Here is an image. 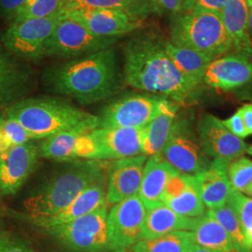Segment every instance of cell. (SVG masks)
Returning <instances> with one entry per match:
<instances>
[{
    "label": "cell",
    "instance_id": "cell-1",
    "mask_svg": "<svg viewBox=\"0 0 252 252\" xmlns=\"http://www.w3.org/2000/svg\"><path fill=\"white\" fill-rule=\"evenodd\" d=\"M165 42L153 31L130 37L123 47L124 80L135 89L186 104L194 99L198 86L175 66L166 53Z\"/></svg>",
    "mask_w": 252,
    "mask_h": 252
},
{
    "label": "cell",
    "instance_id": "cell-2",
    "mask_svg": "<svg viewBox=\"0 0 252 252\" xmlns=\"http://www.w3.org/2000/svg\"><path fill=\"white\" fill-rule=\"evenodd\" d=\"M122 75L115 47L73 58L48 67L43 74L47 90L69 96L82 105L114 95Z\"/></svg>",
    "mask_w": 252,
    "mask_h": 252
},
{
    "label": "cell",
    "instance_id": "cell-3",
    "mask_svg": "<svg viewBox=\"0 0 252 252\" xmlns=\"http://www.w3.org/2000/svg\"><path fill=\"white\" fill-rule=\"evenodd\" d=\"M7 117L16 120L33 139H46L74 129L92 131L99 126L97 115L63 100L49 97L18 101L9 108Z\"/></svg>",
    "mask_w": 252,
    "mask_h": 252
},
{
    "label": "cell",
    "instance_id": "cell-4",
    "mask_svg": "<svg viewBox=\"0 0 252 252\" xmlns=\"http://www.w3.org/2000/svg\"><path fill=\"white\" fill-rule=\"evenodd\" d=\"M103 177H105V166L99 161L75 162L56 174L25 200V210L33 220L54 216L68 206L83 189Z\"/></svg>",
    "mask_w": 252,
    "mask_h": 252
},
{
    "label": "cell",
    "instance_id": "cell-5",
    "mask_svg": "<svg viewBox=\"0 0 252 252\" xmlns=\"http://www.w3.org/2000/svg\"><path fill=\"white\" fill-rule=\"evenodd\" d=\"M172 44L194 51L213 61L230 51L221 15L207 10L181 11L170 23Z\"/></svg>",
    "mask_w": 252,
    "mask_h": 252
},
{
    "label": "cell",
    "instance_id": "cell-6",
    "mask_svg": "<svg viewBox=\"0 0 252 252\" xmlns=\"http://www.w3.org/2000/svg\"><path fill=\"white\" fill-rule=\"evenodd\" d=\"M61 14L13 22L1 36V45L18 59L38 62L44 59L48 43Z\"/></svg>",
    "mask_w": 252,
    "mask_h": 252
},
{
    "label": "cell",
    "instance_id": "cell-7",
    "mask_svg": "<svg viewBox=\"0 0 252 252\" xmlns=\"http://www.w3.org/2000/svg\"><path fill=\"white\" fill-rule=\"evenodd\" d=\"M108 205L69 222L45 229L68 249L78 252H104L110 250Z\"/></svg>",
    "mask_w": 252,
    "mask_h": 252
},
{
    "label": "cell",
    "instance_id": "cell-8",
    "mask_svg": "<svg viewBox=\"0 0 252 252\" xmlns=\"http://www.w3.org/2000/svg\"><path fill=\"white\" fill-rule=\"evenodd\" d=\"M161 155L182 175H199L212 162L187 118H177Z\"/></svg>",
    "mask_w": 252,
    "mask_h": 252
},
{
    "label": "cell",
    "instance_id": "cell-9",
    "mask_svg": "<svg viewBox=\"0 0 252 252\" xmlns=\"http://www.w3.org/2000/svg\"><path fill=\"white\" fill-rule=\"evenodd\" d=\"M119 38L94 35L72 19L62 16L48 43L46 56L81 57L112 48Z\"/></svg>",
    "mask_w": 252,
    "mask_h": 252
},
{
    "label": "cell",
    "instance_id": "cell-10",
    "mask_svg": "<svg viewBox=\"0 0 252 252\" xmlns=\"http://www.w3.org/2000/svg\"><path fill=\"white\" fill-rule=\"evenodd\" d=\"M162 97L156 94H130L113 100L101 112L98 127L143 129L160 110Z\"/></svg>",
    "mask_w": 252,
    "mask_h": 252
},
{
    "label": "cell",
    "instance_id": "cell-11",
    "mask_svg": "<svg viewBox=\"0 0 252 252\" xmlns=\"http://www.w3.org/2000/svg\"><path fill=\"white\" fill-rule=\"evenodd\" d=\"M147 209L138 195L113 205L108 211V237L110 250L124 251L143 239Z\"/></svg>",
    "mask_w": 252,
    "mask_h": 252
},
{
    "label": "cell",
    "instance_id": "cell-12",
    "mask_svg": "<svg viewBox=\"0 0 252 252\" xmlns=\"http://www.w3.org/2000/svg\"><path fill=\"white\" fill-rule=\"evenodd\" d=\"M143 129L97 127L91 131L96 147V161L120 160L143 154Z\"/></svg>",
    "mask_w": 252,
    "mask_h": 252
},
{
    "label": "cell",
    "instance_id": "cell-13",
    "mask_svg": "<svg viewBox=\"0 0 252 252\" xmlns=\"http://www.w3.org/2000/svg\"><path fill=\"white\" fill-rule=\"evenodd\" d=\"M38 158L39 150L31 142L0 153V193L17 192L35 170Z\"/></svg>",
    "mask_w": 252,
    "mask_h": 252
},
{
    "label": "cell",
    "instance_id": "cell-14",
    "mask_svg": "<svg viewBox=\"0 0 252 252\" xmlns=\"http://www.w3.org/2000/svg\"><path fill=\"white\" fill-rule=\"evenodd\" d=\"M61 16L72 19L94 35L107 37H121L142 26V23L114 9L81 8L61 14Z\"/></svg>",
    "mask_w": 252,
    "mask_h": 252
},
{
    "label": "cell",
    "instance_id": "cell-15",
    "mask_svg": "<svg viewBox=\"0 0 252 252\" xmlns=\"http://www.w3.org/2000/svg\"><path fill=\"white\" fill-rule=\"evenodd\" d=\"M197 134L202 147L209 157L231 162L246 153L248 146L233 135L213 115H205L197 124Z\"/></svg>",
    "mask_w": 252,
    "mask_h": 252
},
{
    "label": "cell",
    "instance_id": "cell-16",
    "mask_svg": "<svg viewBox=\"0 0 252 252\" xmlns=\"http://www.w3.org/2000/svg\"><path fill=\"white\" fill-rule=\"evenodd\" d=\"M90 132L74 129L43 139L38 148L39 156L63 162L76 159L96 161V147Z\"/></svg>",
    "mask_w": 252,
    "mask_h": 252
},
{
    "label": "cell",
    "instance_id": "cell-17",
    "mask_svg": "<svg viewBox=\"0 0 252 252\" xmlns=\"http://www.w3.org/2000/svg\"><path fill=\"white\" fill-rule=\"evenodd\" d=\"M147 160L148 157L141 154L111 163L108 174L107 203L113 206L138 194Z\"/></svg>",
    "mask_w": 252,
    "mask_h": 252
},
{
    "label": "cell",
    "instance_id": "cell-18",
    "mask_svg": "<svg viewBox=\"0 0 252 252\" xmlns=\"http://www.w3.org/2000/svg\"><path fill=\"white\" fill-rule=\"evenodd\" d=\"M107 204V184L105 177H103L83 189L68 206L54 216L33 221L36 225L48 229L85 216Z\"/></svg>",
    "mask_w": 252,
    "mask_h": 252
},
{
    "label": "cell",
    "instance_id": "cell-19",
    "mask_svg": "<svg viewBox=\"0 0 252 252\" xmlns=\"http://www.w3.org/2000/svg\"><path fill=\"white\" fill-rule=\"evenodd\" d=\"M252 80V63L241 56L229 54L208 64L203 81L212 88L232 90Z\"/></svg>",
    "mask_w": 252,
    "mask_h": 252
},
{
    "label": "cell",
    "instance_id": "cell-20",
    "mask_svg": "<svg viewBox=\"0 0 252 252\" xmlns=\"http://www.w3.org/2000/svg\"><path fill=\"white\" fill-rule=\"evenodd\" d=\"M221 18L231 42V54L251 59L252 41L249 30L248 0H226Z\"/></svg>",
    "mask_w": 252,
    "mask_h": 252
},
{
    "label": "cell",
    "instance_id": "cell-21",
    "mask_svg": "<svg viewBox=\"0 0 252 252\" xmlns=\"http://www.w3.org/2000/svg\"><path fill=\"white\" fill-rule=\"evenodd\" d=\"M178 174L180 173L163 159L161 153L148 157L137 194L147 210L163 205L166 184Z\"/></svg>",
    "mask_w": 252,
    "mask_h": 252
},
{
    "label": "cell",
    "instance_id": "cell-22",
    "mask_svg": "<svg viewBox=\"0 0 252 252\" xmlns=\"http://www.w3.org/2000/svg\"><path fill=\"white\" fill-rule=\"evenodd\" d=\"M230 162L214 159L206 171L199 174L200 189L203 202L209 209L224 207L232 191L228 177Z\"/></svg>",
    "mask_w": 252,
    "mask_h": 252
},
{
    "label": "cell",
    "instance_id": "cell-23",
    "mask_svg": "<svg viewBox=\"0 0 252 252\" xmlns=\"http://www.w3.org/2000/svg\"><path fill=\"white\" fill-rule=\"evenodd\" d=\"M178 103L163 98L159 112L143 129L142 151L147 157L162 153L178 118Z\"/></svg>",
    "mask_w": 252,
    "mask_h": 252
},
{
    "label": "cell",
    "instance_id": "cell-24",
    "mask_svg": "<svg viewBox=\"0 0 252 252\" xmlns=\"http://www.w3.org/2000/svg\"><path fill=\"white\" fill-rule=\"evenodd\" d=\"M198 218L179 215L164 204L153 207L147 210L143 225V239H153L178 231L191 232Z\"/></svg>",
    "mask_w": 252,
    "mask_h": 252
},
{
    "label": "cell",
    "instance_id": "cell-25",
    "mask_svg": "<svg viewBox=\"0 0 252 252\" xmlns=\"http://www.w3.org/2000/svg\"><path fill=\"white\" fill-rule=\"evenodd\" d=\"M30 75L27 66L0 44V102L19 96L27 89Z\"/></svg>",
    "mask_w": 252,
    "mask_h": 252
},
{
    "label": "cell",
    "instance_id": "cell-26",
    "mask_svg": "<svg viewBox=\"0 0 252 252\" xmlns=\"http://www.w3.org/2000/svg\"><path fill=\"white\" fill-rule=\"evenodd\" d=\"M81 8L119 10L140 23H143L150 15L155 13L152 0H63L59 13L64 14Z\"/></svg>",
    "mask_w": 252,
    "mask_h": 252
},
{
    "label": "cell",
    "instance_id": "cell-27",
    "mask_svg": "<svg viewBox=\"0 0 252 252\" xmlns=\"http://www.w3.org/2000/svg\"><path fill=\"white\" fill-rule=\"evenodd\" d=\"M193 242L211 252H238L225 229L208 211L199 217L191 231Z\"/></svg>",
    "mask_w": 252,
    "mask_h": 252
},
{
    "label": "cell",
    "instance_id": "cell-28",
    "mask_svg": "<svg viewBox=\"0 0 252 252\" xmlns=\"http://www.w3.org/2000/svg\"><path fill=\"white\" fill-rule=\"evenodd\" d=\"M165 50L175 66L188 81L199 86L204 80L208 64L212 61L203 54L165 42Z\"/></svg>",
    "mask_w": 252,
    "mask_h": 252
},
{
    "label": "cell",
    "instance_id": "cell-29",
    "mask_svg": "<svg viewBox=\"0 0 252 252\" xmlns=\"http://www.w3.org/2000/svg\"><path fill=\"white\" fill-rule=\"evenodd\" d=\"M164 205L181 216L198 218L206 213L200 189L198 175L190 176L186 189L174 198L164 202Z\"/></svg>",
    "mask_w": 252,
    "mask_h": 252
},
{
    "label": "cell",
    "instance_id": "cell-30",
    "mask_svg": "<svg viewBox=\"0 0 252 252\" xmlns=\"http://www.w3.org/2000/svg\"><path fill=\"white\" fill-rule=\"evenodd\" d=\"M194 243L189 231H178L153 239H141L132 247L133 252H189Z\"/></svg>",
    "mask_w": 252,
    "mask_h": 252
},
{
    "label": "cell",
    "instance_id": "cell-31",
    "mask_svg": "<svg viewBox=\"0 0 252 252\" xmlns=\"http://www.w3.org/2000/svg\"><path fill=\"white\" fill-rule=\"evenodd\" d=\"M208 212L225 229L237 252H252V248L246 239L238 219L228 204L217 209H209Z\"/></svg>",
    "mask_w": 252,
    "mask_h": 252
},
{
    "label": "cell",
    "instance_id": "cell-32",
    "mask_svg": "<svg viewBox=\"0 0 252 252\" xmlns=\"http://www.w3.org/2000/svg\"><path fill=\"white\" fill-rule=\"evenodd\" d=\"M228 177L235 190L252 197V160L239 157L230 162Z\"/></svg>",
    "mask_w": 252,
    "mask_h": 252
},
{
    "label": "cell",
    "instance_id": "cell-33",
    "mask_svg": "<svg viewBox=\"0 0 252 252\" xmlns=\"http://www.w3.org/2000/svg\"><path fill=\"white\" fill-rule=\"evenodd\" d=\"M33 140L26 128L12 118L3 119L0 127V153L13 147L27 144Z\"/></svg>",
    "mask_w": 252,
    "mask_h": 252
},
{
    "label": "cell",
    "instance_id": "cell-34",
    "mask_svg": "<svg viewBox=\"0 0 252 252\" xmlns=\"http://www.w3.org/2000/svg\"><path fill=\"white\" fill-rule=\"evenodd\" d=\"M227 204L234 210L246 239L252 248V198L233 188Z\"/></svg>",
    "mask_w": 252,
    "mask_h": 252
},
{
    "label": "cell",
    "instance_id": "cell-35",
    "mask_svg": "<svg viewBox=\"0 0 252 252\" xmlns=\"http://www.w3.org/2000/svg\"><path fill=\"white\" fill-rule=\"evenodd\" d=\"M63 0H27L16 21L31 18H43L58 13Z\"/></svg>",
    "mask_w": 252,
    "mask_h": 252
},
{
    "label": "cell",
    "instance_id": "cell-36",
    "mask_svg": "<svg viewBox=\"0 0 252 252\" xmlns=\"http://www.w3.org/2000/svg\"><path fill=\"white\" fill-rule=\"evenodd\" d=\"M226 0H182V11L207 10L221 15Z\"/></svg>",
    "mask_w": 252,
    "mask_h": 252
},
{
    "label": "cell",
    "instance_id": "cell-37",
    "mask_svg": "<svg viewBox=\"0 0 252 252\" xmlns=\"http://www.w3.org/2000/svg\"><path fill=\"white\" fill-rule=\"evenodd\" d=\"M189 175L178 174L170 179V180L167 182L164 189L163 204L165 201L178 196L184 189H186L189 181Z\"/></svg>",
    "mask_w": 252,
    "mask_h": 252
},
{
    "label": "cell",
    "instance_id": "cell-38",
    "mask_svg": "<svg viewBox=\"0 0 252 252\" xmlns=\"http://www.w3.org/2000/svg\"><path fill=\"white\" fill-rule=\"evenodd\" d=\"M27 0H0V16L9 24L15 22Z\"/></svg>",
    "mask_w": 252,
    "mask_h": 252
},
{
    "label": "cell",
    "instance_id": "cell-39",
    "mask_svg": "<svg viewBox=\"0 0 252 252\" xmlns=\"http://www.w3.org/2000/svg\"><path fill=\"white\" fill-rule=\"evenodd\" d=\"M222 125L233 134V135L244 138L249 136V133L246 129V126L244 125L243 119L240 110L238 109L232 117L228 118L225 121L221 122Z\"/></svg>",
    "mask_w": 252,
    "mask_h": 252
},
{
    "label": "cell",
    "instance_id": "cell-40",
    "mask_svg": "<svg viewBox=\"0 0 252 252\" xmlns=\"http://www.w3.org/2000/svg\"><path fill=\"white\" fill-rule=\"evenodd\" d=\"M152 2L157 14L167 11L173 16L182 11V0H152Z\"/></svg>",
    "mask_w": 252,
    "mask_h": 252
},
{
    "label": "cell",
    "instance_id": "cell-41",
    "mask_svg": "<svg viewBox=\"0 0 252 252\" xmlns=\"http://www.w3.org/2000/svg\"><path fill=\"white\" fill-rule=\"evenodd\" d=\"M0 252H34L26 244L10 237L0 236Z\"/></svg>",
    "mask_w": 252,
    "mask_h": 252
},
{
    "label": "cell",
    "instance_id": "cell-42",
    "mask_svg": "<svg viewBox=\"0 0 252 252\" xmlns=\"http://www.w3.org/2000/svg\"><path fill=\"white\" fill-rule=\"evenodd\" d=\"M239 110L241 112L246 129L249 135H251L252 134V104H247Z\"/></svg>",
    "mask_w": 252,
    "mask_h": 252
},
{
    "label": "cell",
    "instance_id": "cell-43",
    "mask_svg": "<svg viewBox=\"0 0 252 252\" xmlns=\"http://www.w3.org/2000/svg\"><path fill=\"white\" fill-rule=\"evenodd\" d=\"M189 252H209L207 249L199 246L197 244L193 243L191 245Z\"/></svg>",
    "mask_w": 252,
    "mask_h": 252
},
{
    "label": "cell",
    "instance_id": "cell-44",
    "mask_svg": "<svg viewBox=\"0 0 252 252\" xmlns=\"http://www.w3.org/2000/svg\"><path fill=\"white\" fill-rule=\"evenodd\" d=\"M249 5V30L252 33V3L248 1Z\"/></svg>",
    "mask_w": 252,
    "mask_h": 252
},
{
    "label": "cell",
    "instance_id": "cell-45",
    "mask_svg": "<svg viewBox=\"0 0 252 252\" xmlns=\"http://www.w3.org/2000/svg\"><path fill=\"white\" fill-rule=\"evenodd\" d=\"M2 226H3V208L0 206V236H1Z\"/></svg>",
    "mask_w": 252,
    "mask_h": 252
},
{
    "label": "cell",
    "instance_id": "cell-46",
    "mask_svg": "<svg viewBox=\"0 0 252 252\" xmlns=\"http://www.w3.org/2000/svg\"><path fill=\"white\" fill-rule=\"evenodd\" d=\"M246 153H249L250 155H252V146H250V147H248V148H247Z\"/></svg>",
    "mask_w": 252,
    "mask_h": 252
},
{
    "label": "cell",
    "instance_id": "cell-47",
    "mask_svg": "<svg viewBox=\"0 0 252 252\" xmlns=\"http://www.w3.org/2000/svg\"><path fill=\"white\" fill-rule=\"evenodd\" d=\"M3 119H4V118H2L0 116V127H1V125H2V121H3Z\"/></svg>",
    "mask_w": 252,
    "mask_h": 252
},
{
    "label": "cell",
    "instance_id": "cell-48",
    "mask_svg": "<svg viewBox=\"0 0 252 252\" xmlns=\"http://www.w3.org/2000/svg\"><path fill=\"white\" fill-rule=\"evenodd\" d=\"M248 1H249V2H251V3H252V0H248Z\"/></svg>",
    "mask_w": 252,
    "mask_h": 252
}]
</instances>
